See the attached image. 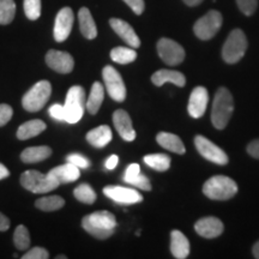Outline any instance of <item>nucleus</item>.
<instances>
[{"instance_id":"obj_36","label":"nucleus","mask_w":259,"mask_h":259,"mask_svg":"<svg viewBox=\"0 0 259 259\" xmlns=\"http://www.w3.org/2000/svg\"><path fill=\"white\" fill-rule=\"evenodd\" d=\"M238 8L246 16H251L258 8V0H236Z\"/></svg>"},{"instance_id":"obj_23","label":"nucleus","mask_w":259,"mask_h":259,"mask_svg":"<svg viewBox=\"0 0 259 259\" xmlns=\"http://www.w3.org/2000/svg\"><path fill=\"white\" fill-rule=\"evenodd\" d=\"M156 141L162 148L167 149V150L171 151V153H176L179 155L185 154V145H184L183 141H181L177 135L169 134V132H160V134L157 135Z\"/></svg>"},{"instance_id":"obj_1","label":"nucleus","mask_w":259,"mask_h":259,"mask_svg":"<svg viewBox=\"0 0 259 259\" xmlns=\"http://www.w3.org/2000/svg\"><path fill=\"white\" fill-rule=\"evenodd\" d=\"M82 227L94 238L105 240V239L111 238L114 233L116 220L112 212L101 210V211H95L88 216H84Z\"/></svg>"},{"instance_id":"obj_16","label":"nucleus","mask_w":259,"mask_h":259,"mask_svg":"<svg viewBox=\"0 0 259 259\" xmlns=\"http://www.w3.org/2000/svg\"><path fill=\"white\" fill-rule=\"evenodd\" d=\"M194 229L203 238L213 239L223 233V223L218 218L209 216V218L200 219L199 221H197Z\"/></svg>"},{"instance_id":"obj_26","label":"nucleus","mask_w":259,"mask_h":259,"mask_svg":"<svg viewBox=\"0 0 259 259\" xmlns=\"http://www.w3.org/2000/svg\"><path fill=\"white\" fill-rule=\"evenodd\" d=\"M52 155V149L50 147H31L27 148L22 151L21 158L24 163H36L46 160Z\"/></svg>"},{"instance_id":"obj_18","label":"nucleus","mask_w":259,"mask_h":259,"mask_svg":"<svg viewBox=\"0 0 259 259\" xmlns=\"http://www.w3.org/2000/svg\"><path fill=\"white\" fill-rule=\"evenodd\" d=\"M109 24H111L113 30H114L130 47L138 48L141 46V40H139L138 35L136 34L134 28H132L127 22L119 18H111Z\"/></svg>"},{"instance_id":"obj_39","label":"nucleus","mask_w":259,"mask_h":259,"mask_svg":"<svg viewBox=\"0 0 259 259\" xmlns=\"http://www.w3.org/2000/svg\"><path fill=\"white\" fill-rule=\"evenodd\" d=\"M66 161L70 162V163L74 164L78 168H88L90 167V161L87 157L82 156L79 154H70L69 156L66 157Z\"/></svg>"},{"instance_id":"obj_38","label":"nucleus","mask_w":259,"mask_h":259,"mask_svg":"<svg viewBox=\"0 0 259 259\" xmlns=\"http://www.w3.org/2000/svg\"><path fill=\"white\" fill-rule=\"evenodd\" d=\"M23 259H48L50 258V253L47 250H45L44 247H34L31 250H29L25 253Z\"/></svg>"},{"instance_id":"obj_29","label":"nucleus","mask_w":259,"mask_h":259,"mask_svg":"<svg viewBox=\"0 0 259 259\" xmlns=\"http://www.w3.org/2000/svg\"><path fill=\"white\" fill-rule=\"evenodd\" d=\"M144 162L149 167L158 171H166L170 167V157L164 154H151L144 156Z\"/></svg>"},{"instance_id":"obj_10","label":"nucleus","mask_w":259,"mask_h":259,"mask_svg":"<svg viewBox=\"0 0 259 259\" xmlns=\"http://www.w3.org/2000/svg\"><path fill=\"white\" fill-rule=\"evenodd\" d=\"M157 53L167 65L176 66L185 59V51L176 41L170 38H161L157 42Z\"/></svg>"},{"instance_id":"obj_4","label":"nucleus","mask_w":259,"mask_h":259,"mask_svg":"<svg viewBox=\"0 0 259 259\" xmlns=\"http://www.w3.org/2000/svg\"><path fill=\"white\" fill-rule=\"evenodd\" d=\"M247 50V38L244 31L234 29L228 35L222 48V58L226 63L235 64L242 59Z\"/></svg>"},{"instance_id":"obj_24","label":"nucleus","mask_w":259,"mask_h":259,"mask_svg":"<svg viewBox=\"0 0 259 259\" xmlns=\"http://www.w3.org/2000/svg\"><path fill=\"white\" fill-rule=\"evenodd\" d=\"M79 19V28L80 32L85 38L88 40H94L97 36V28L94 21L92 14H90L89 9L82 8L78 12Z\"/></svg>"},{"instance_id":"obj_30","label":"nucleus","mask_w":259,"mask_h":259,"mask_svg":"<svg viewBox=\"0 0 259 259\" xmlns=\"http://www.w3.org/2000/svg\"><path fill=\"white\" fill-rule=\"evenodd\" d=\"M35 205L42 211H56V210L63 208L65 205V200L60 196L42 197L35 202Z\"/></svg>"},{"instance_id":"obj_31","label":"nucleus","mask_w":259,"mask_h":259,"mask_svg":"<svg viewBox=\"0 0 259 259\" xmlns=\"http://www.w3.org/2000/svg\"><path fill=\"white\" fill-rule=\"evenodd\" d=\"M73 196L76 197L77 200L84 204H94L96 200V192L93 190V187L88 184H82V185L77 186L73 191Z\"/></svg>"},{"instance_id":"obj_45","label":"nucleus","mask_w":259,"mask_h":259,"mask_svg":"<svg viewBox=\"0 0 259 259\" xmlns=\"http://www.w3.org/2000/svg\"><path fill=\"white\" fill-rule=\"evenodd\" d=\"M119 162V157L116 155H112L108 160L106 161V168L107 169H114Z\"/></svg>"},{"instance_id":"obj_25","label":"nucleus","mask_w":259,"mask_h":259,"mask_svg":"<svg viewBox=\"0 0 259 259\" xmlns=\"http://www.w3.org/2000/svg\"><path fill=\"white\" fill-rule=\"evenodd\" d=\"M45 130H46V124L42 120H38V119H34V120L27 121L19 126L17 130V137L21 141H25V139L36 137Z\"/></svg>"},{"instance_id":"obj_42","label":"nucleus","mask_w":259,"mask_h":259,"mask_svg":"<svg viewBox=\"0 0 259 259\" xmlns=\"http://www.w3.org/2000/svg\"><path fill=\"white\" fill-rule=\"evenodd\" d=\"M139 173H141V168H139V164L132 163V164H130L127 168H126L124 179H128V178L136 177V176H138Z\"/></svg>"},{"instance_id":"obj_14","label":"nucleus","mask_w":259,"mask_h":259,"mask_svg":"<svg viewBox=\"0 0 259 259\" xmlns=\"http://www.w3.org/2000/svg\"><path fill=\"white\" fill-rule=\"evenodd\" d=\"M103 193L108 198L119 204H136L141 203L143 200L141 193L134 189H128V187L107 186L103 189Z\"/></svg>"},{"instance_id":"obj_47","label":"nucleus","mask_w":259,"mask_h":259,"mask_svg":"<svg viewBox=\"0 0 259 259\" xmlns=\"http://www.w3.org/2000/svg\"><path fill=\"white\" fill-rule=\"evenodd\" d=\"M183 2L189 6H197V5H199L203 0H183Z\"/></svg>"},{"instance_id":"obj_33","label":"nucleus","mask_w":259,"mask_h":259,"mask_svg":"<svg viewBox=\"0 0 259 259\" xmlns=\"http://www.w3.org/2000/svg\"><path fill=\"white\" fill-rule=\"evenodd\" d=\"M14 242L19 251L28 250L29 246H30V235H29L28 229L23 225H19L16 228L14 234Z\"/></svg>"},{"instance_id":"obj_22","label":"nucleus","mask_w":259,"mask_h":259,"mask_svg":"<svg viewBox=\"0 0 259 259\" xmlns=\"http://www.w3.org/2000/svg\"><path fill=\"white\" fill-rule=\"evenodd\" d=\"M87 141L95 148L100 149L106 147L112 141V130L107 125L90 130L87 134Z\"/></svg>"},{"instance_id":"obj_32","label":"nucleus","mask_w":259,"mask_h":259,"mask_svg":"<svg viewBox=\"0 0 259 259\" xmlns=\"http://www.w3.org/2000/svg\"><path fill=\"white\" fill-rule=\"evenodd\" d=\"M16 4L14 0H0V24L6 25L14 21Z\"/></svg>"},{"instance_id":"obj_2","label":"nucleus","mask_w":259,"mask_h":259,"mask_svg":"<svg viewBox=\"0 0 259 259\" xmlns=\"http://www.w3.org/2000/svg\"><path fill=\"white\" fill-rule=\"evenodd\" d=\"M234 109V102L231 92L226 88H221L216 93L212 103L211 121L218 130H223L228 125Z\"/></svg>"},{"instance_id":"obj_44","label":"nucleus","mask_w":259,"mask_h":259,"mask_svg":"<svg viewBox=\"0 0 259 259\" xmlns=\"http://www.w3.org/2000/svg\"><path fill=\"white\" fill-rule=\"evenodd\" d=\"M10 228V220L0 211V232H5Z\"/></svg>"},{"instance_id":"obj_40","label":"nucleus","mask_w":259,"mask_h":259,"mask_svg":"<svg viewBox=\"0 0 259 259\" xmlns=\"http://www.w3.org/2000/svg\"><path fill=\"white\" fill-rule=\"evenodd\" d=\"M12 114H14V111H12L11 106L6 105V103H2L0 105V127L6 125L11 120Z\"/></svg>"},{"instance_id":"obj_34","label":"nucleus","mask_w":259,"mask_h":259,"mask_svg":"<svg viewBox=\"0 0 259 259\" xmlns=\"http://www.w3.org/2000/svg\"><path fill=\"white\" fill-rule=\"evenodd\" d=\"M25 16L30 21H36L41 16V0H24Z\"/></svg>"},{"instance_id":"obj_48","label":"nucleus","mask_w":259,"mask_h":259,"mask_svg":"<svg viewBox=\"0 0 259 259\" xmlns=\"http://www.w3.org/2000/svg\"><path fill=\"white\" fill-rule=\"evenodd\" d=\"M252 252H253V255L254 258L259 259V241H257L253 246V248H252Z\"/></svg>"},{"instance_id":"obj_20","label":"nucleus","mask_w":259,"mask_h":259,"mask_svg":"<svg viewBox=\"0 0 259 259\" xmlns=\"http://www.w3.org/2000/svg\"><path fill=\"white\" fill-rule=\"evenodd\" d=\"M151 82L156 87L163 85L164 83H171L177 87H185L186 78L179 71L174 70H158L151 76Z\"/></svg>"},{"instance_id":"obj_41","label":"nucleus","mask_w":259,"mask_h":259,"mask_svg":"<svg viewBox=\"0 0 259 259\" xmlns=\"http://www.w3.org/2000/svg\"><path fill=\"white\" fill-rule=\"evenodd\" d=\"M124 2L130 6V8H131V10L135 12L136 15L143 14V11L145 9L144 0H124Z\"/></svg>"},{"instance_id":"obj_43","label":"nucleus","mask_w":259,"mask_h":259,"mask_svg":"<svg viewBox=\"0 0 259 259\" xmlns=\"http://www.w3.org/2000/svg\"><path fill=\"white\" fill-rule=\"evenodd\" d=\"M247 153L253 156L254 158H258L259 160V139H255V141L251 142L247 147Z\"/></svg>"},{"instance_id":"obj_35","label":"nucleus","mask_w":259,"mask_h":259,"mask_svg":"<svg viewBox=\"0 0 259 259\" xmlns=\"http://www.w3.org/2000/svg\"><path fill=\"white\" fill-rule=\"evenodd\" d=\"M125 183L130 184V185L138 187V189L144 190V191H150L151 190V184L147 177L142 176L141 173L138 176L128 178V179H124Z\"/></svg>"},{"instance_id":"obj_12","label":"nucleus","mask_w":259,"mask_h":259,"mask_svg":"<svg viewBox=\"0 0 259 259\" xmlns=\"http://www.w3.org/2000/svg\"><path fill=\"white\" fill-rule=\"evenodd\" d=\"M74 15L72 9L63 8L58 12L54 24V38L57 42H64L70 36L73 27Z\"/></svg>"},{"instance_id":"obj_27","label":"nucleus","mask_w":259,"mask_h":259,"mask_svg":"<svg viewBox=\"0 0 259 259\" xmlns=\"http://www.w3.org/2000/svg\"><path fill=\"white\" fill-rule=\"evenodd\" d=\"M103 99H105V88H103V85L100 82H95L93 84L88 101H87V111L90 114H96L102 105Z\"/></svg>"},{"instance_id":"obj_21","label":"nucleus","mask_w":259,"mask_h":259,"mask_svg":"<svg viewBox=\"0 0 259 259\" xmlns=\"http://www.w3.org/2000/svg\"><path fill=\"white\" fill-rule=\"evenodd\" d=\"M170 252L174 258L185 259L190 254V242L180 231L170 233Z\"/></svg>"},{"instance_id":"obj_17","label":"nucleus","mask_w":259,"mask_h":259,"mask_svg":"<svg viewBox=\"0 0 259 259\" xmlns=\"http://www.w3.org/2000/svg\"><path fill=\"white\" fill-rule=\"evenodd\" d=\"M113 122L118 131V134L120 135L122 139L127 142H132L136 139V131L132 126L131 118H130L128 113L125 112L124 109H118L113 114Z\"/></svg>"},{"instance_id":"obj_9","label":"nucleus","mask_w":259,"mask_h":259,"mask_svg":"<svg viewBox=\"0 0 259 259\" xmlns=\"http://www.w3.org/2000/svg\"><path fill=\"white\" fill-rule=\"evenodd\" d=\"M102 77L109 96L116 102L124 101L126 99V87L120 73L111 65H107L102 71Z\"/></svg>"},{"instance_id":"obj_3","label":"nucleus","mask_w":259,"mask_h":259,"mask_svg":"<svg viewBox=\"0 0 259 259\" xmlns=\"http://www.w3.org/2000/svg\"><path fill=\"white\" fill-rule=\"evenodd\" d=\"M236 192H238V185L235 181L225 176L210 178L203 186V193L213 200L231 199Z\"/></svg>"},{"instance_id":"obj_49","label":"nucleus","mask_w":259,"mask_h":259,"mask_svg":"<svg viewBox=\"0 0 259 259\" xmlns=\"http://www.w3.org/2000/svg\"><path fill=\"white\" fill-rule=\"evenodd\" d=\"M66 257H65V255H58L57 257V259H65Z\"/></svg>"},{"instance_id":"obj_8","label":"nucleus","mask_w":259,"mask_h":259,"mask_svg":"<svg viewBox=\"0 0 259 259\" xmlns=\"http://www.w3.org/2000/svg\"><path fill=\"white\" fill-rule=\"evenodd\" d=\"M222 25V15L216 10H211L208 14L199 18L193 25V31L200 40H210L218 34Z\"/></svg>"},{"instance_id":"obj_13","label":"nucleus","mask_w":259,"mask_h":259,"mask_svg":"<svg viewBox=\"0 0 259 259\" xmlns=\"http://www.w3.org/2000/svg\"><path fill=\"white\" fill-rule=\"evenodd\" d=\"M46 63L52 70L60 73H70L74 66V60L71 54L56 50L47 52Z\"/></svg>"},{"instance_id":"obj_6","label":"nucleus","mask_w":259,"mask_h":259,"mask_svg":"<svg viewBox=\"0 0 259 259\" xmlns=\"http://www.w3.org/2000/svg\"><path fill=\"white\" fill-rule=\"evenodd\" d=\"M51 93V83L48 80H40L30 90L25 93L23 99H22V106L28 112L41 111L50 100Z\"/></svg>"},{"instance_id":"obj_11","label":"nucleus","mask_w":259,"mask_h":259,"mask_svg":"<svg viewBox=\"0 0 259 259\" xmlns=\"http://www.w3.org/2000/svg\"><path fill=\"white\" fill-rule=\"evenodd\" d=\"M194 145H196L198 153L202 155L204 158L213 162L216 164H227L228 163V156L221 148L218 147L208 138L203 137V136H197L194 138Z\"/></svg>"},{"instance_id":"obj_46","label":"nucleus","mask_w":259,"mask_h":259,"mask_svg":"<svg viewBox=\"0 0 259 259\" xmlns=\"http://www.w3.org/2000/svg\"><path fill=\"white\" fill-rule=\"evenodd\" d=\"M9 176H10V170L4 166V164L0 163V180L5 179V178H8Z\"/></svg>"},{"instance_id":"obj_5","label":"nucleus","mask_w":259,"mask_h":259,"mask_svg":"<svg viewBox=\"0 0 259 259\" xmlns=\"http://www.w3.org/2000/svg\"><path fill=\"white\" fill-rule=\"evenodd\" d=\"M21 184L25 190L32 193H47L59 186V183L53 177L37 170L24 171L21 176Z\"/></svg>"},{"instance_id":"obj_37","label":"nucleus","mask_w":259,"mask_h":259,"mask_svg":"<svg viewBox=\"0 0 259 259\" xmlns=\"http://www.w3.org/2000/svg\"><path fill=\"white\" fill-rule=\"evenodd\" d=\"M50 115L53 119H56L58 121H66L67 119V114H66V109H65V106L61 105H53L50 107Z\"/></svg>"},{"instance_id":"obj_15","label":"nucleus","mask_w":259,"mask_h":259,"mask_svg":"<svg viewBox=\"0 0 259 259\" xmlns=\"http://www.w3.org/2000/svg\"><path fill=\"white\" fill-rule=\"evenodd\" d=\"M209 101V94L204 87H197L192 90L189 101V114L194 119L202 118L206 111Z\"/></svg>"},{"instance_id":"obj_19","label":"nucleus","mask_w":259,"mask_h":259,"mask_svg":"<svg viewBox=\"0 0 259 259\" xmlns=\"http://www.w3.org/2000/svg\"><path fill=\"white\" fill-rule=\"evenodd\" d=\"M48 174H50L51 177H53L54 179L59 183V185L73 183V181H76L80 176L79 168L74 166L72 163H70V162L63 164V166L53 168V169L48 171Z\"/></svg>"},{"instance_id":"obj_28","label":"nucleus","mask_w":259,"mask_h":259,"mask_svg":"<svg viewBox=\"0 0 259 259\" xmlns=\"http://www.w3.org/2000/svg\"><path fill=\"white\" fill-rule=\"evenodd\" d=\"M111 58L114 63L125 65L135 61L137 58V53L132 47H115L111 51Z\"/></svg>"},{"instance_id":"obj_7","label":"nucleus","mask_w":259,"mask_h":259,"mask_svg":"<svg viewBox=\"0 0 259 259\" xmlns=\"http://www.w3.org/2000/svg\"><path fill=\"white\" fill-rule=\"evenodd\" d=\"M65 109H66L67 119L66 122L69 124H76L78 122L84 114L85 109V92L80 85H74L70 88L66 95L65 101Z\"/></svg>"}]
</instances>
